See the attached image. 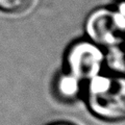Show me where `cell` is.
<instances>
[{
    "instance_id": "obj_1",
    "label": "cell",
    "mask_w": 125,
    "mask_h": 125,
    "mask_svg": "<svg viewBox=\"0 0 125 125\" xmlns=\"http://www.w3.org/2000/svg\"><path fill=\"white\" fill-rule=\"evenodd\" d=\"M88 89V104L99 118L107 121L122 120L125 113L123 77L94 76Z\"/></svg>"
},
{
    "instance_id": "obj_2",
    "label": "cell",
    "mask_w": 125,
    "mask_h": 125,
    "mask_svg": "<svg viewBox=\"0 0 125 125\" xmlns=\"http://www.w3.org/2000/svg\"><path fill=\"white\" fill-rule=\"evenodd\" d=\"M103 62V52L94 42L78 41L70 47L66 54L68 73L79 80L98 75Z\"/></svg>"
},
{
    "instance_id": "obj_3",
    "label": "cell",
    "mask_w": 125,
    "mask_h": 125,
    "mask_svg": "<svg viewBox=\"0 0 125 125\" xmlns=\"http://www.w3.org/2000/svg\"><path fill=\"white\" fill-rule=\"evenodd\" d=\"M124 27L123 13L107 9L95 10L90 15L85 29L94 43L103 46H115L122 41Z\"/></svg>"
},
{
    "instance_id": "obj_4",
    "label": "cell",
    "mask_w": 125,
    "mask_h": 125,
    "mask_svg": "<svg viewBox=\"0 0 125 125\" xmlns=\"http://www.w3.org/2000/svg\"><path fill=\"white\" fill-rule=\"evenodd\" d=\"M79 79L74 77L70 73L61 74L57 76L54 83V91L58 98L64 101L75 99L79 94Z\"/></svg>"
},
{
    "instance_id": "obj_5",
    "label": "cell",
    "mask_w": 125,
    "mask_h": 125,
    "mask_svg": "<svg viewBox=\"0 0 125 125\" xmlns=\"http://www.w3.org/2000/svg\"><path fill=\"white\" fill-rule=\"evenodd\" d=\"M34 0H0V10L10 14H20L30 9Z\"/></svg>"
},
{
    "instance_id": "obj_6",
    "label": "cell",
    "mask_w": 125,
    "mask_h": 125,
    "mask_svg": "<svg viewBox=\"0 0 125 125\" xmlns=\"http://www.w3.org/2000/svg\"><path fill=\"white\" fill-rule=\"evenodd\" d=\"M50 125H76V124H73V123H70V122H56V123H53V124H50Z\"/></svg>"
}]
</instances>
